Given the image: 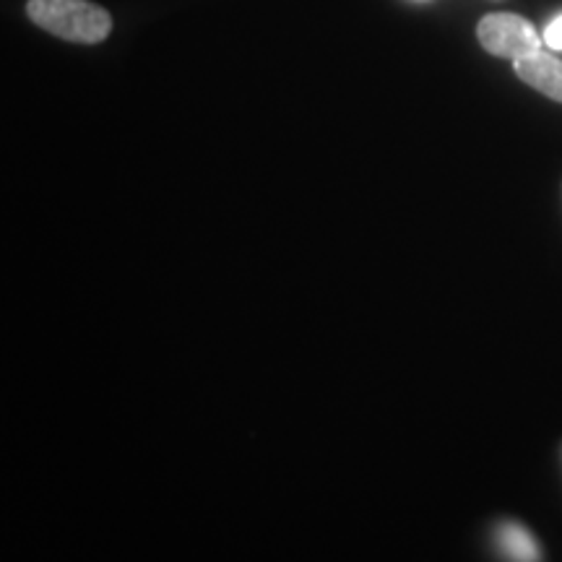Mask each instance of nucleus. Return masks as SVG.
<instances>
[{
	"instance_id": "20e7f679",
	"label": "nucleus",
	"mask_w": 562,
	"mask_h": 562,
	"mask_svg": "<svg viewBox=\"0 0 562 562\" xmlns=\"http://www.w3.org/2000/svg\"><path fill=\"white\" fill-rule=\"evenodd\" d=\"M495 544L508 562H539L542 560V550H539L537 539H533L529 529H524L521 524L497 526Z\"/></svg>"
},
{
	"instance_id": "7ed1b4c3",
	"label": "nucleus",
	"mask_w": 562,
	"mask_h": 562,
	"mask_svg": "<svg viewBox=\"0 0 562 562\" xmlns=\"http://www.w3.org/2000/svg\"><path fill=\"white\" fill-rule=\"evenodd\" d=\"M518 79L529 83L531 89L542 91L544 97H550L554 102H562V60L547 53H533L526 55L521 60H513Z\"/></svg>"
},
{
	"instance_id": "f257e3e1",
	"label": "nucleus",
	"mask_w": 562,
	"mask_h": 562,
	"mask_svg": "<svg viewBox=\"0 0 562 562\" xmlns=\"http://www.w3.org/2000/svg\"><path fill=\"white\" fill-rule=\"evenodd\" d=\"M26 13L40 30L79 45H97L112 30L110 13L89 0H30Z\"/></svg>"
},
{
	"instance_id": "39448f33",
	"label": "nucleus",
	"mask_w": 562,
	"mask_h": 562,
	"mask_svg": "<svg viewBox=\"0 0 562 562\" xmlns=\"http://www.w3.org/2000/svg\"><path fill=\"white\" fill-rule=\"evenodd\" d=\"M542 40L552 47V50H562V16H558L550 26H547Z\"/></svg>"
},
{
	"instance_id": "f03ea898",
	"label": "nucleus",
	"mask_w": 562,
	"mask_h": 562,
	"mask_svg": "<svg viewBox=\"0 0 562 562\" xmlns=\"http://www.w3.org/2000/svg\"><path fill=\"white\" fill-rule=\"evenodd\" d=\"M482 47L497 58L521 60L542 50V37L529 19L518 13H487L476 26Z\"/></svg>"
}]
</instances>
